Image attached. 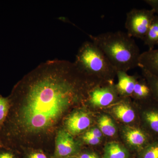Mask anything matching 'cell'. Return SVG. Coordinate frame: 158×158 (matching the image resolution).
Listing matches in <instances>:
<instances>
[{
	"mask_svg": "<svg viewBox=\"0 0 158 158\" xmlns=\"http://www.w3.org/2000/svg\"><path fill=\"white\" fill-rule=\"evenodd\" d=\"M96 83L74 62L55 59L41 63L19 83L9 98L11 107L1 133L9 141L20 132H46Z\"/></svg>",
	"mask_w": 158,
	"mask_h": 158,
	"instance_id": "1",
	"label": "cell"
},
{
	"mask_svg": "<svg viewBox=\"0 0 158 158\" xmlns=\"http://www.w3.org/2000/svg\"><path fill=\"white\" fill-rule=\"evenodd\" d=\"M91 41L100 49L116 71L127 72L139 67L141 54L132 37L121 31L89 35Z\"/></svg>",
	"mask_w": 158,
	"mask_h": 158,
	"instance_id": "2",
	"label": "cell"
},
{
	"mask_svg": "<svg viewBox=\"0 0 158 158\" xmlns=\"http://www.w3.org/2000/svg\"><path fill=\"white\" fill-rule=\"evenodd\" d=\"M75 65L82 73L101 81H111L116 76V69L92 41L84 42L79 48Z\"/></svg>",
	"mask_w": 158,
	"mask_h": 158,
	"instance_id": "3",
	"label": "cell"
},
{
	"mask_svg": "<svg viewBox=\"0 0 158 158\" xmlns=\"http://www.w3.org/2000/svg\"><path fill=\"white\" fill-rule=\"evenodd\" d=\"M155 15L151 9H133L129 11L125 24L128 35L143 40Z\"/></svg>",
	"mask_w": 158,
	"mask_h": 158,
	"instance_id": "4",
	"label": "cell"
},
{
	"mask_svg": "<svg viewBox=\"0 0 158 158\" xmlns=\"http://www.w3.org/2000/svg\"><path fill=\"white\" fill-rule=\"evenodd\" d=\"M100 84L90 90L88 94V99L90 104L94 106H107L115 101L118 94L115 85H113L110 81L105 85H100Z\"/></svg>",
	"mask_w": 158,
	"mask_h": 158,
	"instance_id": "5",
	"label": "cell"
},
{
	"mask_svg": "<svg viewBox=\"0 0 158 158\" xmlns=\"http://www.w3.org/2000/svg\"><path fill=\"white\" fill-rule=\"evenodd\" d=\"M142 112L144 129L154 140L158 141V102L155 99L145 102Z\"/></svg>",
	"mask_w": 158,
	"mask_h": 158,
	"instance_id": "6",
	"label": "cell"
},
{
	"mask_svg": "<svg viewBox=\"0 0 158 158\" xmlns=\"http://www.w3.org/2000/svg\"><path fill=\"white\" fill-rule=\"evenodd\" d=\"M78 151V146L72 135L65 130H60L56 140L55 155L56 157L66 158L73 156Z\"/></svg>",
	"mask_w": 158,
	"mask_h": 158,
	"instance_id": "7",
	"label": "cell"
},
{
	"mask_svg": "<svg viewBox=\"0 0 158 158\" xmlns=\"http://www.w3.org/2000/svg\"><path fill=\"white\" fill-rule=\"evenodd\" d=\"M123 137L127 144L138 152L150 144L153 139L142 128L127 127L123 131Z\"/></svg>",
	"mask_w": 158,
	"mask_h": 158,
	"instance_id": "8",
	"label": "cell"
},
{
	"mask_svg": "<svg viewBox=\"0 0 158 158\" xmlns=\"http://www.w3.org/2000/svg\"><path fill=\"white\" fill-rule=\"evenodd\" d=\"M91 119L89 114L81 110L74 112L68 116L65 122L67 131L71 135L81 133L90 127Z\"/></svg>",
	"mask_w": 158,
	"mask_h": 158,
	"instance_id": "9",
	"label": "cell"
},
{
	"mask_svg": "<svg viewBox=\"0 0 158 158\" xmlns=\"http://www.w3.org/2000/svg\"><path fill=\"white\" fill-rule=\"evenodd\" d=\"M118 83L115 85L118 94L122 96L132 95L138 78L136 76H130L126 72L118 71L116 72Z\"/></svg>",
	"mask_w": 158,
	"mask_h": 158,
	"instance_id": "10",
	"label": "cell"
},
{
	"mask_svg": "<svg viewBox=\"0 0 158 158\" xmlns=\"http://www.w3.org/2000/svg\"><path fill=\"white\" fill-rule=\"evenodd\" d=\"M139 67L158 77V49L145 51L140 55Z\"/></svg>",
	"mask_w": 158,
	"mask_h": 158,
	"instance_id": "11",
	"label": "cell"
},
{
	"mask_svg": "<svg viewBox=\"0 0 158 158\" xmlns=\"http://www.w3.org/2000/svg\"><path fill=\"white\" fill-rule=\"evenodd\" d=\"M102 158H130V153L122 144L112 141L105 146Z\"/></svg>",
	"mask_w": 158,
	"mask_h": 158,
	"instance_id": "12",
	"label": "cell"
},
{
	"mask_svg": "<svg viewBox=\"0 0 158 158\" xmlns=\"http://www.w3.org/2000/svg\"><path fill=\"white\" fill-rule=\"evenodd\" d=\"M132 95L144 102L154 99L151 89L144 77L137 81Z\"/></svg>",
	"mask_w": 158,
	"mask_h": 158,
	"instance_id": "13",
	"label": "cell"
},
{
	"mask_svg": "<svg viewBox=\"0 0 158 158\" xmlns=\"http://www.w3.org/2000/svg\"><path fill=\"white\" fill-rule=\"evenodd\" d=\"M131 107L126 102L116 105L113 109V113L116 118L125 123H130L135 118V113Z\"/></svg>",
	"mask_w": 158,
	"mask_h": 158,
	"instance_id": "14",
	"label": "cell"
},
{
	"mask_svg": "<svg viewBox=\"0 0 158 158\" xmlns=\"http://www.w3.org/2000/svg\"><path fill=\"white\" fill-rule=\"evenodd\" d=\"M143 41L149 50L154 49L158 45V15H156L154 18Z\"/></svg>",
	"mask_w": 158,
	"mask_h": 158,
	"instance_id": "15",
	"label": "cell"
},
{
	"mask_svg": "<svg viewBox=\"0 0 158 158\" xmlns=\"http://www.w3.org/2000/svg\"><path fill=\"white\" fill-rule=\"evenodd\" d=\"M99 129L105 135L113 137L116 132V125L107 115H102L98 120Z\"/></svg>",
	"mask_w": 158,
	"mask_h": 158,
	"instance_id": "16",
	"label": "cell"
},
{
	"mask_svg": "<svg viewBox=\"0 0 158 158\" xmlns=\"http://www.w3.org/2000/svg\"><path fill=\"white\" fill-rule=\"evenodd\" d=\"M138 158H158V141L154 140L138 152Z\"/></svg>",
	"mask_w": 158,
	"mask_h": 158,
	"instance_id": "17",
	"label": "cell"
},
{
	"mask_svg": "<svg viewBox=\"0 0 158 158\" xmlns=\"http://www.w3.org/2000/svg\"><path fill=\"white\" fill-rule=\"evenodd\" d=\"M141 69L144 77L146 79L151 89L154 98L158 102V77L152 74L145 69Z\"/></svg>",
	"mask_w": 158,
	"mask_h": 158,
	"instance_id": "18",
	"label": "cell"
},
{
	"mask_svg": "<svg viewBox=\"0 0 158 158\" xmlns=\"http://www.w3.org/2000/svg\"><path fill=\"white\" fill-rule=\"evenodd\" d=\"M10 102L9 98H5L0 95V129L6 122L9 111H10Z\"/></svg>",
	"mask_w": 158,
	"mask_h": 158,
	"instance_id": "19",
	"label": "cell"
},
{
	"mask_svg": "<svg viewBox=\"0 0 158 158\" xmlns=\"http://www.w3.org/2000/svg\"><path fill=\"white\" fill-rule=\"evenodd\" d=\"M83 139L87 144L90 145H96L100 142L101 139L95 138L93 136L85 134L83 137Z\"/></svg>",
	"mask_w": 158,
	"mask_h": 158,
	"instance_id": "20",
	"label": "cell"
},
{
	"mask_svg": "<svg viewBox=\"0 0 158 158\" xmlns=\"http://www.w3.org/2000/svg\"><path fill=\"white\" fill-rule=\"evenodd\" d=\"M0 158H17V157L11 150L0 148Z\"/></svg>",
	"mask_w": 158,
	"mask_h": 158,
	"instance_id": "21",
	"label": "cell"
},
{
	"mask_svg": "<svg viewBox=\"0 0 158 158\" xmlns=\"http://www.w3.org/2000/svg\"><path fill=\"white\" fill-rule=\"evenodd\" d=\"M85 134L93 136L95 138L101 139L102 137V133L98 128L94 127L91 129L88 130Z\"/></svg>",
	"mask_w": 158,
	"mask_h": 158,
	"instance_id": "22",
	"label": "cell"
},
{
	"mask_svg": "<svg viewBox=\"0 0 158 158\" xmlns=\"http://www.w3.org/2000/svg\"><path fill=\"white\" fill-rule=\"evenodd\" d=\"M144 2L151 7L155 14L158 15V0H144Z\"/></svg>",
	"mask_w": 158,
	"mask_h": 158,
	"instance_id": "23",
	"label": "cell"
},
{
	"mask_svg": "<svg viewBox=\"0 0 158 158\" xmlns=\"http://www.w3.org/2000/svg\"><path fill=\"white\" fill-rule=\"evenodd\" d=\"M27 158H48L47 156L41 152H34L31 153L28 156Z\"/></svg>",
	"mask_w": 158,
	"mask_h": 158,
	"instance_id": "24",
	"label": "cell"
},
{
	"mask_svg": "<svg viewBox=\"0 0 158 158\" xmlns=\"http://www.w3.org/2000/svg\"><path fill=\"white\" fill-rule=\"evenodd\" d=\"M78 158H100L98 155L94 152H88L84 153L80 155Z\"/></svg>",
	"mask_w": 158,
	"mask_h": 158,
	"instance_id": "25",
	"label": "cell"
},
{
	"mask_svg": "<svg viewBox=\"0 0 158 158\" xmlns=\"http://www.w3.org/2000/svg\"><path fill=\"white\" fill-rule=\"evenodd\" d=\"M2 143H1V142H0V148L2 147Z\"/></svg>",
	"mask_w": 158,
	"mask_h": 158,
	"instance_id": "26",
	"label": "cell"
},
{
	"mask_svg": "<svg viewBox=\"0 0 158 158\" xmlns=\"http://www.w3.org/2000/svg\"><path fill=\"white\" fill-rule=\"evenodd\" d=\"M66 158H77L76 157H74L73 156L69 157Z\"/></svg>",
	"mask_w": 158,
	"mask_h": 158,
	"instance_id": "27",
	"label": "cell"
}]
</instances>
